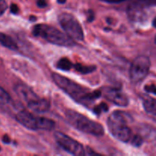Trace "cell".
Returning <instances> with one entry per match:
<instances>
[{
    "label": "cell",
    "mask_w": 156,
    "mask_h": 156,
    "mask_svg": "<svg viewBox=\"0 0 156 156\" xmlns=\"http://www.w3.org/2000/svg\"><path fill=\"white\" fill-rule=\"evenodd\" d=\"M73 67L76 69V71H77L78 73H82V74H88V73H92L96 69V67L94 66L82 65V64L79 63L73 65Z\"/></svg>",
    "instance_id": "9a60e30c"
},
{
    "label": "cell",
    "mask_w": 156,
    "mask_h": 156,
    "mask_svg": "<svg viewBox=\"0 0 156 156\" xmlns=\"http://www.w3.org/2000/svg\"><path fill=\"white\" fill-rule=\"evenodd\" d=\"M102 2H105L107 3H120L126 1V0H101Z\"/></svg>",
    "instance_id": "d4e9b609"
},
{
    "label": "cell",
    "mask_w": 156,
    "mask_h": 156,
    "mask_svg": "<svg viewBox=\"0 0 156 156\" xmlns=\"http://www.w3.org/2000/svg\"><path fill=\"white\" fill-rule=\"evenodd\" d=\"M155 42H156V37H155Z\"/></svg>",
    "instance_id": "f1b7e54d"
},
{
    "label": "cell",
    "mask_w": 156,
    "mask_h": 156,
    "mask_svg": "<svg viewBox=\"0 0 156 156\" xmlns=\"http://www.w3.org/2000/svg\"><path fill=\"white\" fill-rule=\"evenodd\" d=\"M129 143L134 146H140L143 143V139L140 136H133Z\"/></svg>",
    "instance_id": "d6986e66"
},
{
    "label": "cell",
    "mask_w": 156,
    "mask_h": 156,
    "mask_svg": "<svg viewBox=\"0 0 156 156\" xmlns=\"http://www.w3.org/2000/svg\"><path fill=\"white\" fill-rule=\"evenodd\" d=\"M65 116L69 123L81 132L97 136L104 135L105 130L101 123L88 118L80 113L73 110H66Z\"/></svg>",
    "instance_id": "3957f363"
},
{
    "label": "cell",
    "mask_w": 156,
    "mask_h": 156,
    "mask_svg": "<svg viewBox=\"0 0 156 156\" xmlns=\"http://www.w3.org/2000/svg\"><path fill=\"white\" fill-rule=\"evenodd\" d=\"M16 120L31 130H52L55 126V122L50 119L34 115L26 111H19L16 115Z\"/></svg>",
    "instance_id": "5b68a950"
},
{
    "label": "cell",
    "mask_w": 156,
    "mask_h": 156,
    "mask_svg": "<svg viewBox=\"0 0 156 156\" xmlns=\"http://www.w3.org/2000/svg\"><path fill=\"white\" fill-rule=\"evenodd\" d=\"M54 138L58 145L71 155L80 156L86 154V150L80 143L63 133L56 132L54 133Z\"/></svg>",
    "instance_id": "ba28073f"
},
{
    "label": "cell",
    "mask_w": 156,
    "mask_h": 156,
    "mask_svg": "<svg viewBox=\"0 0 156 156\" xmlns=\"http://www.w3.org/2000/svg\"><path fill=\"white\" fill-rule=\"evenodd\" d=\"M15 91L18 97L27 105L41 98L31 88L24 84H18L15 85Z\"/></svg>",
    "instance_id": "30bf717a"
},
{
    "label": "cell",
    "mask_w": 156,
    "mask_h": 156,
    "mask_svg": "<svg viewBox=\"0 0 156 156\" xmlns=\"http://www.w3.org/2000/svg\"><path fill=\"white\" fill-rule=\"evenodd\" d=\"M128 15L133 21H143L146 18V13L140 5L130 6L128 9Z\"/></svg>",
    "instance_id": "7c38bea8"
},
{
    "label": "cell",
    "mask_w": 156,
    "mask_h": 156,
    "mask_svg": "<svg viewBox=\"0 0 156 156\" xmlns=\"http://www.w3.org/2000/svg\"></svg>",
    "instance_id": "f546056e"
},
{
    "label": "cell",
    "mask_w": 156,
    "mask_h": 156,
    "mask_svg": "<svg viewBox=\"0 0 156 156\" xmlns=\"http://www.w3.org/2000/svg\"><path fill=\"white\" fill-rule=\"evenodd\" d=\"M141 4L144 5H156V0H139Z\"/></svg>",
    "instance_id": "603a6c76"
},
{
    "label": "cell",
    "mask_w": 156,
    "mask_h": 156,
    "mask_svg": "<svg viewBox=\"0 0 156 156\" xmlns=\"http://www.w3.org/2000/svg\"><path fill=\"white\" fill-rule=\"evenodd\" d=\"M58 21L65 33L72 39L79 41L84 39L82 25L74 15L63 12L58 16Z\"/></svg>",
    "instance_id": "8992f818"
},
{
    "label": "cell",
    "mask_w": 156,
    "mask_h": 156,
    "mask_svg": "<svg viewBox=\"0 0 156 156\" xmlns=\"http://www.w3.org/2000/svg\"><path fill=\"white\" fill-rule=\"evenodd\" d=\"M37 5L40 8H44L47 6V2L46 0H37Z\"/></svg>",
    "instance_id": "cb8c5ba5"
},
{
    "label": "cell",
    "mask_w": 156,
    "mask_h": 156,
    "mask_svg": "<svg viewBox=\"0 0 156 156\" xmlns=\"http://www.w3.org/2000/svg\"><path fill=\"white\" fill-rule=\"evenodd\" d=\"M10 10L11 12L14 15H16L19 12V9H18V6L16 4H12L10 6Z\"/></svg>",
    "instance_id": "7402d4cb"
},
{
    "label": "cell",
    "mask_w": 156,
    "mask_h": 156,
    "mask_svg": "<svg viewBox=\"0 0 156 156\" xmlns=\"http://www.w3.org/2000/svg\"><path fill=\"white\" fill-rule=\"evenodd\" d=\"M145 90L147 92L150 93V94H156V85H149L145 86Z\"/></svg>",
    "instance_id": "ffe728a7"
},
{
    "label": "cell",
    "mask_w": 156,
    "mask_h": 156,
    "mask_svg": "<svg viewBox=\"0 0 156 156\" xmlns=\"http://www.w3.org/2000/svg\"><path fill=\"white\" fill-rule=\"evenodd\" d=\"M11 102H12V98L9 93L4 88L0 87V105L5 106V105H9Z\"/></svg>",
    "instance_id": "e0dca14e"
},
{
    "label": "cell",
    "mask_w": 156,
    "mask_h": 156,
    "mask_svg": "<svg viewBox=\"0 0 156 156\" xmlns=\"http://www.w3.org/2000/svg\"><path fill=\"white\" fill-rule=\"evenodd\" d=\"M0 44L10 50H16L18 49V45L14 41V40L8 35L1 33V32H0Z\"/></svg>",
    "instance_id": "4fadbf2b"
},
{
    "label": "cell",
    "mask_w": 156,
    "mask_h": 156,
    "mask_svg": "<svg viewBox=\"0 0 156 156\" xmlns=\"http://www.w3.org/2000/svg\"><path fill=\"white\" fill-rule=\"evenodd\" d=\"M52 77L55 84L59 88L73 98L75 101L82 105H88V103L93 102V101L101 96V91L100 90L89 91L87 88H84L79 84L58 73H53Z\"/></svg>",
    "instance_id": "6da1fadb"
},
{
    "label": "cell",
    "mask_w": 156,
    "mask_h": 156,
    "mask_svg": "<svg viewBox=\"0 0 156 156\" xmlns=\"http://www.w3.org/2000/svg\"><path fill=\"white\" fill-rule=\"evenodd\" d=\"M32 33L35 37H39L48 41L49 43L62 47H73L76 44L75 41L56 29L45 24H39L34 26Z\"/></svg>",
    "instance_id": "277c9868"
},
{
    "label": "cell",
    "mask_w": 156,
    "mask_h": 156,
    "mask_svg": "<svg viewBox=\"0 0 156 156\" xmlns=\"http://www.w3.org/2000/svg\"><path fill=\"white\" fill-rule=\"evenodd\" d=\"M108 111V107L105 103L100 104L99 105L96 106L95 108H94V110H93V111L97 114H101V113L107 112Z\"/></svg>",
    "instance_id": "ac0fdd59"
},
{
    "label": "cell",
    "mask_w": 156,
    "mask_h": 156,
    "mask_svg": "<svg viewBox=\"0 0 156 156\" xmlns=\"http://www.w3.org/2000/svg\"><path fill=\"white\" fill-rule=\"evenodd\" d=\"M27 107L30 108L31 111L36 113H44L47 112L50 109V104L49 101L44 98H40L35 101L27 105Z\"/></svg>",
    "instance_id": "8fae6325"
},
{
    "label": "cell",
    "mask_w": 156,
    "mask_h": 156,
    "mask_svg": "<svg viewBox=\"0 0 156 156\" xmlns=\"http://www.w3.org/2000/svg\"><path fill=\"white\" fill-rule=\"evenodd\" d=\"M7 9V3L5 0H0V16L3 15Z\"/></svg>",
    "instance_id": "44dd1931"
},
{
    "label": "cell",
    "mask_w": 156,
    "mask_h": 156,
    "mask_svg": "<svg viewBox=\"0 0 156 156\" xmlns=\"http://www.w3.org/2000/svg\"><path fill=\"white\" fill-rule=\"evenodd\" d=\"M143 106L146 112L156 116V99H146L143 102Z\"/></svg>",
    "instance_id": "5bb4252c"
},
{
    "label": "cell",
    "mask_w": 156,
    "mask_h": 156,
    "mask_svg": "<svg viewBox=\"0 0 156 156\" xmlns=\"http://www.w3.org/2000/svg\"><path fill=\"white\" fill-rule=\"evenodd\" d=\"M57 68L63 71H69L73 67V64L67 58H62L57 62Z\"/></svg>",
    "instance_id": "2e32d148"
},
{
    "label": "cell",
    "mask_w": 156,
    "mask_h": 156,
    "mask_svg": "<svg viewBox=\"0 0 156 156\" xmlns=\"http://www.w3.org/2000/svg\"><path fill=\"white\" fill-rule=\"evenodd\" d=\"M101 95L112 103L120 107H126L129 104L127 96L121 90L116 88H105L101 90Z\"/></svg>",
    "instance_id": "9c48e42d"
},
{
    "label": "cell",
    "mask_w": 156,
    "mask_h": 156,
    "mask_svg": "<svg viewBox=\"0 0 156 156\" xmlns=\"http://www.w3.org/2000/svg\"><path fill=\"white\" fill-rule=\"evenodd\" d=\"M153 25L155 26V27H156V18L153 21Z\"/></svg>",
    "instance_id": "83f0119b"
},
{
    "label": "cell",
    "mask_w": 156,
    "mask_h": 156,
    "mask_svg": "<svg viewBox=\"0 0 156 156\" xmlns=\"http://www.w3.org/2000/svg\"><path fill=\"white\" fill-rule=\"evenodd\" d=\"M131 120L129 114L123 111H115L111 113L108 119V126L111 135L123 143H129L133 134L128 123Z\"/></svg>",
    "instance_id": "7a4b0ae2"
},
{
    "label": "cell",
    "mask_w": 156,
    "mask_h": 156,
    "mask_svg": "<svg viewBox=\"0 0 156 156\" xmlns=\"http://www.w3.org/2000/svg\"><path fill=\"white\" fill-rule=\"evenodd\" d=\"M66 2V0H57V2L59 4H64Z\"/></svg>",
    "instance_id": "4316f807"
},
{
    "label": "cell",
    "mask_w": 156,
    "mask_h": 156,
    "mask_svg": "<svg viewBox=\"0 0 156 156\" xmlns=\"http://www.w3.org/2000/svg\"><path fill=\"white\" fill-rule=\"evenodd\" d=\"M150 60L146 56H140L132 62L129 69V77L133 83L143 81L148 75L150 68Z\"/></svg>",
    "instance_id": "52a82bcc"
},
{
    "label": "cell",
    "mask_w": 156,
    "mask_h": 156,
    "mask_svg": "<svg viewBox=\"0 0 156 156\" xmlns=\"http://www.w3.org/2000/svg\"><path fill=\"white\" fill-rule=\"evenodd\" d=\"M10 138H9V136H8L7 135H5V136H3V138H2V142L3 143H5V144H9V143H10Z\"/></svg>",
    "instance_id": "484cf974"
}]
</instances>
